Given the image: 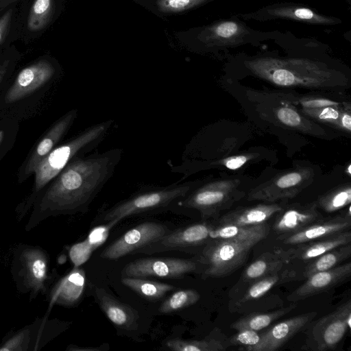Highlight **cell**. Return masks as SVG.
<instances>
[{
  "label": "cell",
  "instance_id": "obj_18",
  "mask_svg": "<svg viewBox=\"0 0 351 351\" xmlns=\"http://www.w3.org/2000/svg\"><path fill=\"white\" fill-rule=\"evenodd\" d=\"M351 276V263H343L328 270L313 274L287 296L289 302H297L328 291L347 281Z\"/></svg>",
  "mask_w": 351,
  "mask_h": 351
},
{
  "label": "cell",
  "instance_id": "obj_43",
  "mask_svg": "<svg viewBox=\"0 0 351 351\" xmlns=\"http://www.w3.org/2000/svg\"><path fill=\"white\" fill-rule=\"evenodd\" d=\"M106 350L102 347H80L75 345H69L66 348L69 351H101Z\"/></svg>",
  "mask_w": 351,
  "mask_h": 351
},
{
  "label": "cell",
  "instance_id": "obj_5",
  "mask_svg": "<svg viewBox=\"0 0 351 351\" xmlns=\"http://www.w3.org/2000/svg\"><path fill=\"white\" fill-rule=\"evenodd\" d=\"M10 272L17 291L29 294L30 300L47 294L53 281L49 254L40 246L18 245L13 252Z\"/></svg>",
  "mask_w": 351,
  "mask_h": 351
},
{
  "label": "cell",
  "instance_id": "obj_30",
  "mask_svg": "<svg viewBox=\"0 0 351 351\" xmlns=\"http://www.w3.org/2000/svg\"><path fill=\"white\" fill-rule=\"evenodd\" d=\"M173 351H223L230 346L228 337L218 328H215L202 339H182L174 338L166 343Z\"/></svg>",
  "mask_w": 351,
  "mask_h": 351
},
{
  "label": "cell",
  "instance_id": "obj_16",
  "mask_svg": "<svg viewBox=\"0 0 351 351\" xmlns=\"http://www.w3.org/2000/svg\"><path fill=\"white\" fill-rule=\"evenodd\" d=\"M293 280H300V268L291 264L277 273L256 280L238 298L230 300L229 311L232 313H249L254 305L263 299L274 287Z\"/></svg>",
  "mask_w": 351,
  "mask_h": 351
},
{
  "label": "cell",
  "instance_id": "obj_14",
  "mask_svg": "<svg viewBox=\"0 0 351 351\" xmlns=\"http://www.w3.org/2000/svg\"><path fill=\"white\" fill-rule=\"evenodd\" d=\"M169 231L166 226L160 223H142L130 229L109 245L100 256L107 260L119 259L156 242Z\"/></svg>",
  "mask_w": 351,
  "mask_h": 351
},
{
  "label": "cell",
  "instance_id": "obj_6",
  "mask_svg": "<svg viewBox=\"0 0 351 351\" xmlns=\"http://www.w3.org/2000/svg\"><path fill=\"white\" fill-rule=\"evenodd\" d=\"M198 185V182H188L145 190L104 211L99 221L114 226L128 217L167 207L184 198Z\"/></svg>",
  "mask_w": 351,
  "mask_h": 351
},
{
  "label": "cell",
  "instance_id": "obj_36",
  "mask_svg": "<svg viewBox=\"0 0 351 351\" xmlns=\"http://www.w3.org/2000/svg\"><path fill=\"white\" fill-rule=\"evenodd\" d=\"M53 0H35L27 19L28 28L32 31L43 29L47 24L53 10Z\"/></svg>",
  "mask_w": 351,
  "mask_h": 351
},
{
  "label": "cell",
  "instance_id": "obj_2",
  "mask_svg": "<svg viewBox=\"0 0 351 351\" xmlns=\"http://www.w3.org/2000/svg\"><path fill=\"white\" fill-rule=\"evenodd\" d=\"M240 61L254 76L280 87L330 90L346 87L348 83L343 72L310 56L262 53Z\"/></svg>",
  "mask_w": 351,
  "mask_h": 351
},
{
  "label": "cell",
  "instance_id": "obj_22",
  "mask_svg": "<svg viewBox=\"0 0 351 351\" xmlns=\"http://www.w3.org/2000/svg\"><path fill=\"white\" fill-rule=\"evenodd\" d=\"M54 69L47 61H39L23 69L16 76L6 95V101L13 102L32 93L48 82Z\"/></svg>",
  "mask_w": 351,
  "mask_h": 351
},
{
  "label": "cell",
  "instance_id": "obj_19",
  "mask_svg": "<svg viewBox=\"0 0 351 351\" xmlns=\"http://www.w3.org/2000/svg\"><path fill=\"white\" fill-rule=\"evenodd\" d=\"M324 217L315 202L285 204L275 215L272 228L278 237L298 232Z\"/></svg>",
  "mask_w": 351,
  "mask_h": 351
},
{
  "label": "cell",
  "instance_id": "obj_38",
  "mask_svg": "<svg viewBox=\"0 0 351 351\" xmlns=\"http://www.w3.org/2000/svg\"><path fill=\"white\" fill-rule=\"evenodd\" d=\"M230 346H239V350H247L256 346L260 341V333L252 330H241L232 336L228 337Z\"/></svg>",
  "mask_w": 351,
  "mask_h": 351
},
{
  "label": "cell",
  "instance_id": "obj_26",
  "mask_svg": "<svg viewBox=\"0 0 351 351\" xmlns=\"http://www.w3.org/2000/svg\"><path fill=\"white\" fill-rule=\"evenodd\" d=\"M86 285L84 269L75 267L66 276L60 279L49 291L47 313L56 305L73 306L80 300Z\"/></svg>",
  "mask_w": 351,
  "mask_h": 351
},
{
  "label": "cell",
  "instance_id": "obj_46",
  "mask_svg": "<svg viewBox=\"0 0 351 351\" xmlns=\"http://www.w3.org/2000/svg\"><path fill=\"white\" fill-rule=\"evenodd\" d=\"M351 167V165L349 164V165H348V167H347V169H348V174L349 176H350V173H351V171H350V168H351V167Z\"/></svg>",
  "mask_w": 351,
  "mask_h": 351
},
{
  "label": "cell",
  "instance_id": "obj_4",
  "mask_svg": "<svg viewBox=\"0 0 351 351\" xmlns=\"http://www.w3.org/2000/svg\"><path fill=\"white\" fill-rule=\"evenodd\" d=\"M270 232L267 223L230 239H210L199 254L204 269L202 278H221L231 275L247 260L250 250Z\"/></svg>",
  "mask_w": 351,
  "mask_h": 351
},
{
  "label": "cell",
  "instance_id": "obj_3",
  "mask_svg": "<svg viewBox=\"0 0 351 351\" xmlns=\"http://www.w3.org/2000/svg\"><path fill=\"white\" fill-rule=\"evenodd\" d=\"M108 120L90 126L66 143L56 147L37 166L33 193L16 208L18 220H21L34 204L39 193L74 158L86 155L104 139L113 125Z\"/></svg>",
  "mask_w": 351,
  "mask_h": 351
},
{
  "label": "cell",
  "instance_id": "obj_39",
  "mask_svg": "<svg viewBox=\"0 0 351 351\" xmlns=\"http://www.w3.org/2000/svg\"><path fill=\"white\" fill-rule=\"evenodd\" d=\"M94 250L89 242L85 239L73 245L69 249V256L73 265L80 267L89 258Z\"/></svg>",
  "mask_w": 351,
  "mask_h": 351
},
{
  "label": "cell",
  "instance_id": "obj_33",
  "mask_svg": "<svg viewBox=\"0 0 351 351\" xmlns=\"http://www.w3.org/2000/svg\"><path fill=\"white\" fill-rule=\"evenodd\" d=\"M121 282L140 296L152 301L160 300L167 292L176 289L171 285L147 280L143 277L123 276Z\"/></svg>",
  "mask_w": 351,
  "mask_h": 351
},
{
  "label": "cell",
  "instance_id": "obj_9",
  "mask_svg": "<svg viewBox=\"0 0 351 351\" xmlns=\"http://www.w3.org/2000/svg\"><path fill=\"white\" fill-rule=\"evenodd\" d=\"M312 324H308L306 349L315 351L334 350L350 330V299Z\"/></svg>",
  "mask_w": 351,
  "mask_h": 351
},
{
  "label": "cell",
  "instance_id": "obj_11",
  "mask_svg": "<svg viewBox=\"0 0 351 351\" xmlns=\"http://www.w3.org/2000/svg\"><path fill=\"white\" fill-rule=\"evenodd\" d=\"M204 269V265L199 255L191 258L151 257L128 263L121 274L128 277L180 279L191 273L202 274Z\"/></svg>",
  "mask_w": 351,
  "mask_h": 351
},
{
  "label": "cell",
  "instance_id": "obj_25",
  "mask_svg": "<svg viewBox=\"0 0 351 351\" xmlns=\"http://www.w3.org/2000/svg\"><path fill=\"white\" fill-rule=\"evenodd\" d=\"M285 202L238 207L219 217L215 224L241 227L263 224L267 223L269 219L282 209L285 205Z\"/></svg>",
  "mask_w": 351,
  "mask_h": 351
},
{
  "label": "cell",
  "instance_id": "obj_42",
  "mask_svg": "<svg viewBox=\"0 0 351 351\" xmlns=\"http://www.w3.org/2000/svg\"><path fill=\"white\" fill-rule=\"evenodd\" d=\"M12 19V10H9L7 12L4 13L0 18V43L5 38Z\"/></svg>",
  "mask_w": 351,
  "mask_h": 351
},
{
  "label": "cell",
  "instance_id": "obj_44",
  "mask_svg": "<svg viewBox=\"0 0 351 351\" xmlns=\"http://www.w3.org/2000/svg\"><path fill=\"white\" fill-rule=\"evenodd\" d=\"M6 72V65L5 64H1L0 63V84L2 82L4 75Z\"/></svg>",
  "mask_w": 351,
  "mask_h": 351
},
{
  "label": "cell",
  "instance_id": "obj_17",
  "mask_svg": "<svg viewBox=\"0 0 351 351\" xmlns=\"http://www.w3.org/2000/svg\"><path fill=\"white\" fill-rule=\"evenodd\" d=\"M291 264L286 250L277 248L263 253L243 270L237 282L230 289V300L238 298L256 280L277 273Z\"/></svg>",
  "mask_w": 351,
  "mask_h": 351
},
{
  "label": "cell",
  "instance_id": "obj_12",
  "mask_svg": "<svg viewBox=\"0 0 351 351\" xmlns=\"http://www.w3.org/2000/svg\"><path fill=\"white\" fill-rule=\"evenodd\" d=\"M244 20L266 21L274 19H288L317 25H337L342 21L335 16L320 14L318 11L303 4L278 3L265 6L255 12L237 14Z\"/></svg>",
  "mask_w": 351,
  "mask_h": 351
},
{
  "label": "cell",
  "instance_id": "obj_35",
  "mask_svg": "<svg viewBox=\"0 0 351 351\" xmlns=\"http://www.w3.org/2000/svg\"><path fill=\"white\" fill-rule=\"evenodd\" d=\"M200 295L195 289H181L167 298L159 308L160 313L167 314L180 311L197 303Z\"/></svg>",
  "mask_w": 351,
  "mask_h": 351
},
{
  "label": "cell",
  "instance_id": "obj_7",
  "mask_svg": "<svg viewBox=\"0 0 351 351\" xmlns=\"http://www.w3.org/2000/svg\"><path fill=\"white\" fill-rule=\"evenodd\" d=\"M278 33L255 30L234 15L203 27L197 40L205 50L214 52L245 45L258 46L263 41L274 39Z\"/></svg>",
  "mask_w": 351,
  "mask_h": 351
},
{
  "label": "cell",
  "instance_id": "obj_32",
  "mask_svg": "<svg viewBox=\"0 0 351 351\" xmlns=\"http://www.w3.org/2000/svg\"><path fill=\"white\" fill-rule=\"evenodd\" d=\"M296 306L295 303H293L287 306L271 311H254L246 313L245 315L232 322L230 328L237 331L241 330L259 331L292 311L296 308Z\"/></svg>",
  "mask_w": 351,
  "mask_h": 351
},
{
  "label": "cell",
  "instance_id": "obj_27",
  "mask_svg": "<svg viewBox=\"0 0 351 351\" xmlns=\"http://www.w3.org/2000/svg\"><path fill=\"white\" fill-rule=\"evenodd\" d=\"M349 243H351L350 230L314 241L294 245L286 250L290 263L293 265L302 263V265L304 263L333 248Z\"/></svg>",
  "mask_w": 351,
  "mask_h": 351
},
{
  "label": "cell",
  "instance_id": "obj_47",
  "mask_svg": "<svg viewBox=\"0 0 351 351\" xmlns=\"http://www.w3.org/2000/svg\"><path fill=\"white\" fill-rule=\"evenodd\" d=\"M0 253H1V250H0Z\"/></svg>",
  "mask_w": 351,
  "mask_h": 351
},
{
  "label": "cell",
  "instance_id": "obj_31",
  "mask_svg": "<svg viewBox=\"0 0 351 351\" xmlns=\"http://www.w3.org/2000/svg\"><path fill=\"white\" fill-rule=\"evenodd\" d=\"M351 256V243L333 248L304 263L300 267V280L315 273L334 268L344 263Z\"/></svg>",
  "mask_w": 351,
  "mask_h": 351
},
{
  "label": "cell",
  "instance_id": "obj_24",
  "mask_svg": "<svg viewBox=\"0 0 351 351\" xmlns=\"http://www.w3.org/2000/svg\"><path fill=\"white\" fill-rule=\"evenodd\" d=\"M93 297L108 319L117 327L126 330L138 328V312L132 306L117 300L105 289L91 285Z\"/></svg>",
  "mask_w": 351,
  "mask_h": 351
},
{
  "label": "cell",
  "instance_id": "obj_23",
  "mask_svg": "<svg viewBox=\"0 0 351 351\" xmlns=\"http://www.w3.org/2000/svg\"><path fill=\"white\" fill-rule=\"evenodd\" d=\"M77 112L72 110L62 117L48 130L34 149L24 167V175L34 173L39 163L56 147L73 125Z\"/></svg>",
  "mask_w": 351,
  "mask_h": 351
},
{
  "label": "cell",
  "instance_id": "obj_20",
  "mask_svg": "<svg viewBox=\"0 0 351 351\" xmlns=\"http://www.w3.org/2000/svg\"><path fill=\"white\" fill-rule=\"evenodd\" d=\"M311 311L295 315L277 323L260 333V341L247 351H274L280 348L316 317Z\"/></svg>",
  "mask_w": 351,
  "mask_h": 351
},
{
  "label": "cell",
  "instance_id": "obj_10",
  "mask_svg": "<svg viewBox=\"0 0 351 351\" xmlns=\"http://www.w3.org/2000/svg\"><path fill=\"white\" fill-rule=\"evenodd\" d=\"M314 176L311 167H298L285 171L251 189L247 199L272 203L292 199L313 182Z\"/></svg>",
  "mask_w": 351,
  "mask_h": 351
},
{
  "label": "cell",
  "instance_id": "obj_8",
  "mask_svg": "<svg viewBox=\"0 0 351 351\" xmlns=\"http://www.w3.org/2000/svg\"><path fill=\"white\" fill-rule=\"evenodd\" d=\"M240 184L237 178L212 181L196 187L178 204L197 210L202 219L217 218L221 212L230 209L244 197Z\"/></svg>",
  "mask_w": 351,
  "mask_h": 351
},
{
  "label": "cell",
  "instance_id": "obj_1",
  "mask_svg": "<svg viewBox=\"0 0 351 351\" xmlns=\"http://www.w3.org/2000/svg\"><path fill=\"white\" fill-rule=\"evenodd\" d=\"M122 154V149L114 148L71 160L37 196L25 230L30 231L50 217L86 212L114 174Z\"/></svg>",
  "mask_w": 351,
  "mask_h": 351
},
{
  "label": "cell",
  "instance_id": "obj_40",
  "mask_svg": "<svg viewBox=\"0 0 351 351\" xmlns=\"http://www.w3.org/2000/svg\"><path fill=\"white\" fill-rule=\"evenodd\" d=\"M258 154L255 153H244L212 162V165H220L229 169L234 170L241 168L248 161L256 158Z\"/></svg>",
  "mask_w": 351,
  "mask_h": 351
},
{
  "label": "cell",
  "instance_id": "obj_45",
  "mask_svg": "<svg viewBox=\"0 0 351 351\" xmlns=\"http://www.w3.org/2000/svg\"><path fill=\"white\" fill-rule=\"evenodd\" d=\"M4 138V132L2 130H0V145L3 142Z\"/></svg>",
  "mask_w": 351,
  "mask_h": 351
},
{
  "label": "cell",
  "instance_id": "obj_15",
  "mask_svg": "<svg viewBox=\"0 0 351 351\" xmlns=\"http://www.w3.org/2000/svg\"><path fill=\"white\" fill-rule=\"evenodd\" d=\"M214 226V223L204 221L170 230L158 241L136 253L153 254L171 250L189 252L193 248L204 246L210 239V232Z\"/></svg>",
  "mask_w": 351,
  "mask_h": 351
},
{
  "label": "cell",
  "instance_id": "obj_28",
  "mask_svg": "<svg viewBox=\"0 0 351 351\" xmlns=\"http://www.w3.org/2000/svg\"><path fill=\"white\" fill-rule=\"evenodd\" d=\"M350 102L337 106L320 108H302L300 112L319 123L329 125L348 134L351 132V108Z\"/></svg>",
  "mask_w": 351,
  "mask_h": 351
},
{
  "label": "cell",
  "instance_id": "obj_13",
  "mask_svg": "<svg viewBox=\"0 0 351 351\" xmlns=\"http://www.w3.org/2000/svg\"><path fill=\"white\" fill-rule=\"evenodd\" d=\"M60 324L45 315L20 330L8 335L0 344V351H38L60 331Z\"/></svg>",
  "mask_w": 351,
  "mask_h": 351
},
{
  "label": "cell",
  "instance_id": "obj_29",
  "mask_svg": "<svg viewBox=\"0 0 351 351\" xmlns=\"http://www.w3.org/2000/svg\"><path fill=\"white\" fill-rule=\"evenodd\" d=\"M277 120L285 127L300 132L324 138L326 132L292 105L285 103L274 110Z\"/></svg>",
  "mask_w": 351,
  "mask_h": 351
},
{
  "label": "cell",
  "instance_id": "obj_21",
  "mask_svg": "<svg viewBox=\"0 0 351 351\" xmlns=\"http://www.w3.org/2000/svg\"><path fill=\"white\" fill-rule=\"evenodd\" d=\"M350 227L351 211L350 204L347 210L341 212L339 214L332 217H323L298 232L278 237V239L285 245H294L350 230Z\"/></svg>",
  "mask_w": 351,
  "mask_h": 351
},
{
  "label": "cell",
  "instance_id": "obj_41",
  "mask_svg": "<svg viewBox=\"0 0 351 351\" xmlns=\"http://www.w3.org/2000/svg\"><path fill=\"white\" fill-rule=\"evenodd\" d=\"M302 108H320L327 106H337L344 104L326 97L319 96H308L301 97L298 100Z\"/></svg>",
  "mask_w": 351,
  "mask_h": 351
},
{
  "label": "cell",
  "instance_id": "obj_37",
  "mask_svg": "<svg viewBox=\"0 0 351 351\" xmlns=\"http://www.w3.org/2000/svg\"><path fill=\"white\" fill-rule=\"evenodd\" d=\"M215 0H157L158 9L165 13H178Z\"/></svg>",
  "mask_w": 351,
  "mask_h": 351
},
{
  "label": "cell",
  "instance_id": "obj_34",
  "mask_svg": "<svg viewBox=\"0 0 351 351\" xmlns=\"http://www.w3.org/2000/svg\"><path fill=\"white\" fill-rule=\"evenodd\" d=\"M318 208L332 213L348 206L351 202V184L344 183L328 191L315 201Z\"/></svg>",
  "mask_w": 351,
  "mask_h": 351
}]
</instances>
